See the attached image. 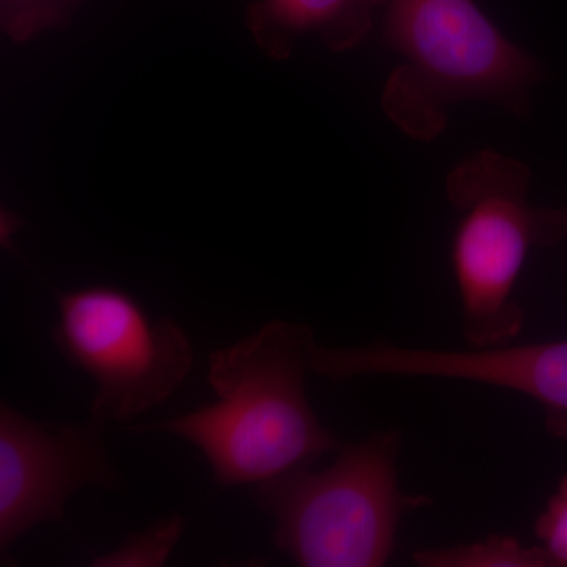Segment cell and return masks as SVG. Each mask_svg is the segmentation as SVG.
Listing matches in <instances>:
<instances>
[{
  "label": "cell",
  "mask_w": 567,
  "mask_h": 567,
  "mask_svg": "<svg viewBox=\"0 0 567 567\" xmlns=\"http://www.w3.org/2000/svg\"><path fill=\"white\" fill-rule=\"evenodd\" d=\"M317 344L309 324L271 320L234 346L212 352L216 402L186 415L130 429L167 432L203 451L223 487L262 484L339 450L306 398Z\"/></svg>",
  "instance_id": "1"
},
{
  "label": "cell",
  "mask_w": 567,
  "mask_h": 567,
  "mask_svg": "<svg viewBox=\"0 0 567 567\" xmlns=\"http://www.w3.org/2000/svg\"><path fill=\"white\" fill-rule=\"evenodd\" d=\"M383 41L401 62L382 107L406 136L431 142L445 132L447 107L494 103L525 117L539 62L506 39L475 0H386Z\"/></svg>",
  "instance_id": "2"
},
{
  "label": "cell",
  "mask_w": 567,
  "mask_h": 567,
  "mask_svg": "<svg viewBox=\"0 0 567 567\" xmlns=\"http://www.w3.org/2000/svg\"><path fill=\"white\" fill-rule=\"evenodd\" d=\"M401 450V432L388 429L341 447L320 472L303 466L257 484L276 548L303 567L388 565L402 518L434 506L431 496L402 491Z\"/></svg>",
  "instance_id": "3"
},
{
  "label": "cell",
  "mask_w": 567,
  "mask_h": 567,
  "mask_svg": "<svg viewBox=\"0 0 567 567\" xmlns=\"http://www.w3.org/2000/svg\"><path fill=\"white\" fill-rule=\"evenodd\" d=\"M527 164L484 148L446 178L458 213L453 267L462 334L473 349L509 344L525 323L514 292L529 248L536 245V208L529 207Z\"/></svg>",
  "instance_id": "4"
},
{
  "label": "cell",
  "mask_w": 567,
  "mask_h": 567,
  "mask_svg": "<svg viewBox=\"0 0 567 567\" xmlns=\"http://www.w3.org/2000/svg\"><path fill=\"white\" fill-rule=\"evenodd\" d=\"M51 331L59 352L96 385L92 417L126 423L163 404L192 372L185 331L167 317L153 319L125 290L87 286L55 295Z\"/></svg>",
  "instance_id": "5"
},
{
  "label": "cell",
  "mask_w": 567,
  "mask_h": 567,
  "mask_svg": "<svg viewBox=\"0 0 567 567\" xmlns=\"http://www.w3.org/2000/svg\"><path fill=\"white\" fill-rule=\"evenodd\" d=\"M104 423L50 424L0 404V550L29 529L62 522L66 502L84 487H122L104 445Z\"/></svg>",
  "instance_id": "6"
},
{
  "label": "cell",
  "mask_w": 567,
  "mask_h": 567,
  "mask_svg": "<svg viewBox=\"0 0 567 567\" xmlns=\"http://www.w3.org/2000/svg\"><path fill=\"white\" fill-rule=\"evenodd\" d=\"M311 371L344 382L354 377H432L505 388L543 409L548 434L567 442V341L483 349H413L379 341L312 350Z\"/></svg>",
  "instance_id": "7"
},
{
  "label": "cell",
  "mask_w": 567,
  "mask_h": 567,
  "mask_svg": "<svg viewBox=\"0 0 567 567\" xmlns=\"http://www.w3.org/2000/svg\"><path fill=\"white\" fill-rule=\"evenodd\" d=\"M386 0H257L246 24L257 47L275 61L289 59L298 40L315 33L330 51L363 43L374 28L375 9Z\"/></svg>",
  "instance_id": "8"
},
{
  "label": "cell",
  "mask_w": 567,
  "mask_h": 567,
  "mask_svg": "<svg viewBox=\"0 0 567 567\" xmlns=\"http://www.w3.org/2000/svg\"><path fill=\"white\" fill-rule=\"evenodd\" d=\"M421 567H555L540 546H525L517 537L492 535L477 543L423 548L413 554Z\"/></svg>",
  "instance_id": "9"
},
{
  "label": "cell",
  "mask_w": 567,
  "mask_h": 567,
  "mask_svg": "<svg viewBox=\"0 0 567 567\" xmlns=\"http://www.w3.org/2000/svg\"><path fill=\"white\" fill-rule=\"evenodd\" d=\"M185 529L181 514L162 518L151 528L126 537L121 547L110 555L93 559V566L104 567H156L163 566L173 554L174 547Z\"/></svg>",
  "instance_id": "10"
},
{
  "label": "cell",
  "mask_w": 567,
  "mask_h": 567,
  "mask_svg": "<svg viewBox=\"0 0 567 567\" xmlns=\"http://www.w3.org/2000/svg\"><path fill=\"white\" fill-rule=\"evenodd\" d=\"M84 0H0V24L17 43L65 28Z\"/></svg>",
  "instance_id": "11"
},
{
  "label": "cell",
  "mask_w": 567,
  "mask_h": 567,
  "mask_svg": "<svg viewBox=\"0 0 567 567\" xmlns=\"http://www.w3.org/2000/svg\"><path fill=\"white\" fill-rule=\"evenodd\" d=\"M535 535L555 567H567V475L536 518Z\"/></svg>",
  "instance_id": "12"
},
{
  "label": "cell",
  "mask_w": 567,
  "mask_h": 567,
  "mask_svg": "<svg viewBox=\"0 0 567 567\" xmlns=\"http://www.w3.org/2000/svg\"><path fill=\"white\" fill-rule=\"evenodd\" d=\"M567 240V207L536 208V245L548 246Z\"/></svg>",
  "instance_id": "13"
}]
</instances>
